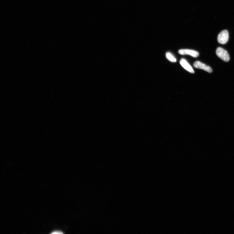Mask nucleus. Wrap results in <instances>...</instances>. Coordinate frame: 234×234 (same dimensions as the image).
Instances as JSON below:
<instances>
[{
	"label": "nucleus",
	"mask_w": 234,
	"mask_h": 234,
	"mask_svg": "<svg viewBox=\"0 0 234 234\" xmlns=\"http://www.w3.org/2000/svg\"><path fill=\"white\" fill-rule=\"evenodd\" d=\"M216 54L217 56L225 62H228L230 58L228 53L223 48H217L216 51Z\"/></svg>",
	"instance_id": "nucleus-1"
},
{
	"label": "nucleus",
	"mask_w": 234,
	"mask_h": 234,
	"mask_svg": "<svg viewBox=\"0 0 234 234\" xmlns=\"http://www.w3.org/2000/svg\"><path fill=\"white\" fill-rule=\"evenodd\" d=\"M229 39V34L228 31L224 30L221 31L217 36L218 42L222 44H226Z\"/></svg>",
	"instance_id": "nucleus-2"
},
{
	"label": "nucleus",
	"mask_w": 234,
	"mask_h": 234,
	"mask_svg": "<svg viewBox=\"0 0 234 234\" xmlns=\"http://www.w3.org/2000/svg\"><path fill=\"white\" fill-rule=\"evenodd\" d=\"M194 66L197 68L203 69L205 71L209 73H211L213 71L212 68L210 67L199 61H196L194 64Z\"/></svg>",
	"instance_id": "nucleus-3"
},
{
	"label": "nucleus",
	"mask_w": 234,
	"mask_h": 234,
	"mask_svg": "<svg viewBox=\"0 0 234 234\" xmlns=\"http://www.w3.org/2000/svg\"><path fill=\"white\" fill-rule=\"evenodd\" d=\"M179 54L184 55H190L194 58H196L199 56V53L198 51L189 49H181L178 51Z\"/></svg>",
	"instance_id": "nucleus-4"
},
{
	"label": "nucleus",
	"mask_w": 234,
	"mask_h": 234,
	"mask_svg": "<svg viewBox=\"0 0 234 234\" xmlns=\"http://www.w3.org/2000/svg\"><path fill=\"white\" fill-rule=\"evenodd\" d=\"M180 64L187 71L191 73H194L195 72L193 69L191 65L188 63L187 61L184 59H182L180 61Z\"/></svg>",
	"instance_id": "nucleus-5"
},
{
	"label": "nucleus",
	"mask_w": 234,
	"mask_h": 234,
	"mask_svg": "<svg viewBox=\"0 0 234 234\" xmlns=\"http://www.w3.org/2000/svg\"><path fill=\"white\" fill-rule=\"evenodd\" d=\"M166 56L167 58L172 62H176V60L175 57L170 53L168 52L166 53Z\"/></svg>",
	"instance_id": "nucleus-6"
},
{
	"label": "nucleus",
	"mask_w": 234,
	"mask_h": 234,
	"mask_svg": "<svg viewBox=\"0 0 234 234\" xmlns=\"http://www.w3.org/2000/svg\"><path fill=\"white\" fill-rule=\"evenodd\" d=\"M52 234H62L63 233L62 232H53L52 233Z\"/></svg>",
	"instance_id": "nucleus-7"
}]
</instances>
